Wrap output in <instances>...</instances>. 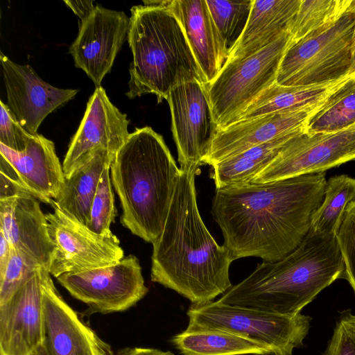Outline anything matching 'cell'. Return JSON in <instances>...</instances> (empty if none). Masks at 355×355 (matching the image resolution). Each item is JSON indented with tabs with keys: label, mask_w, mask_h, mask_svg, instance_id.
Segmentation results:
<instances>
[{
	"label": "cell",
	"mask_w": 355,
	"mask_h": 355,
	"mask_svg": "<svg viewBox=\"0 0 355 355\" xmlns=\"http://www.w3.org/2000/svg\"><path fill=\"white\" fill-rule=\"evenodd\" d=\"M53 211L46 218L52 244L48 270L60 275L107 266L124 257L116 235H100L62 211L52 199Z\"/></svg>",
	"instance_id": "30bf717a"
},
{
	"label": "cell",
	"mask_w": 355,
	"mask_h": 355,
	"mask_svg": "<svg viewBox=\"0 0 355 355\" xmlns=\"http://www.w3.org/2000/svg\"><path fill=\"white\" fill-rule=\"evenodd\" d=\"M327 181L321 172L216 189L211 214L233 260L275 262L295 250L310 230Z\"/></svg>",
	"instance_id": "6da1fadb"
},
{
	"label": "cell",
	"mask_w": 355,
	"mask_h": 355,
	"mask_svg": "<svg viewBox=\"0 0 355 355\" xmlns=\"http://www.w3.org/2000/svg\"><path fill=\"white\" fill-rule=\"evenodd\" d=\"M187 315V329L228 331L264 345L273 355H292L294 349L302 346L312 320L302 313L284 315L218 301L191 304Z\"/></svg>",
	"instance_id": "52a82bcc"
},
{
	"label": "cell",
	"mask_w": 355,
	"mask_h": 355,
	"mask_svg": "<svg viewBox=\"0 0 355 355\" xmlns=\"http://www.w3.org/2000/svg\"><path fill=\"white\" fill-rule=\"evenodd\" d=\"M66 5L80 19H85L94 10V1H64Z\"/></svg>",
	"instance_id": "8d00e7d4"
},
{
	"label": "cell",
	"mask_w": 355,
	"mask_h": 355,
	"mask_svg": "<svg viewBox=\"0 0 355 355\" xmlns=\"http://www.w3.org/2000/svg\"><path fill=\"white\" fill-rule=\"evenodd\" d=\"M206 1L229 56L245 30L253 0Z\"/></svg>",
	"instance_id": "f546056e"
},
{
	"label": "cell",
	"mask_w": 355,
	"mask_h": 355,
	"mask_svg": "<svg viewBox=\"0 0 355 355\" xmlns=\"http://www.w3.org/2000/svg\"><path fill=\"white\" fill-rule=\"evenodd\" d=\"M336 239L345 265V279L355 294V200L347 207Z\"/></svg>",
	"instance_id": "d6a6232c"
},
{
	"label": "cell",
	"mask_w": 355,
	"mask_h": 355,
	"mask_svg": "<svg viewBox=\"0 0 355 355\" xmlns=\"http://www.w3.org/2000/svg\"><path fill=\"white\" fill-rule=\"evenodd\" d=\"M322 355H355V315L351 309L340 312Z\"/></svg>",
	"instance_id": "836d02e7"
},
{
	"label": "cell",
	"mask_w": 355,
	"mask_h": 355,
	"mask_svg": "<svg viewBox=\"0 0 355 355\" xmlns=\"http://www.w3.org/2000/svg\"><path fill=\"white\" fill-rule=\"evenodd\" d=\"M57 279L71 296L87 305L89 315L125 311L148 292L139 259L132 254L107 266L64 273Z\"/></svg>",
	"instance_id": "9c48e42d"
},
{
	"label": "cell",
	"mask_w": 355,
	"mask_h": 355,
	"mask_svg": "<svg viewBox=\"0 0 355 355\" xmlns=\"http://www.w3.org/2000/svg\"><path fill=\"white\" fill-rule=\"evenodd\" d=\"M110 178V166L103 171L94 196L87 227L100 235H110V225L115 220L117 211Z\"/></svg>",
	"instance_id": "4dcf8cb0"
},
{
	"label": "cell",
	"mask_w": 355,
	"mask_h": 355,
	"mask_svg": "<svg viewBox=\"0 0 355 355\" xmlns=\"http://www.w3.org/2000/svg\"><path fill=\"white\" fill-rule=\"evenodd\" d=\"M180 171L162 135L148 126L130 133L110 166L123 226L148 243L156 241Z\"/></svg>",
	"instance_id": "277c9868"
},
{
	"label": "cell",
	"mask_w": 355,
	"mask_h": 355,
	"mask_svg": "<svg viewBox=\"0 0 355 355\" xmlns=\"http://www.w3.org/2000/svg\"><path fill=\"white\" fill-rule=\"evenodd\" d=\"M350 75H355V41L353 46V50H352V68L350 71Z\"/></svg>",
	"instance_id": "60d3db41"
},
{
	"label": "cell",
	"mask_w": 355,
	"mask_h": 355,
	"mask_svg": "<svg viewBox=\"0 0 355 355\" xmlns=\"http://www.w3.org/2000/svg\"><path fill=\"white\" fill-rule=\"evenodd\" d=\"M130 9L127 39L132 54L128 92L166 100L176 86L197 81L207 85L184 29L166 1H144Z\"/></svg>",
	"instance_id": "5b68a950"
},
{
	"label": "cell",
	"mask_w": 355,
	"mask_h": 355,
	"mask_svg": "<svg viewBox=\"0 0 355 355\" xmlns=\"http://www.w3.org/2000/svg\"><path fill=\"white\" fill-rule=\"evenodd\" d=\"M354 0H302L288 28L290 44L336 20L347 12Z\"/></svg>",
	"instance_id": "f1b7e54d"
},
{
	"label": "cell",
	"mask_w": 355,
	"mask_h": 355,
	"mask_svg": "<svg viewBox=\"0 0 355 355\" xmlns=\"http://www.w3.org/2000/svg\"><path fill=\"white\" fill-rule=\"evenodd\" d=\"M11 245L3 233L0 232V278L6 270L11 255Z\"/></svg>",
	"instance_id": "74e56055"
},
{
	"label": "cell",
	"mask_w": 355,
	"mask_h": 355,
	"mask_svg": "<svg viewBox=\"0 0 355 355\" xmlns=\"http://www.w3.org/2000/svg\"><path fill=\"white\" fill-rule=\"evenodd\" d=\"M166 6L180 22L207 85L228 58L206 0H167Z\"/></svg>",
	"instance_id": "44dd1931"
},
{
	"label": "cell",
	"mask_w": 355,
	"mask_h": 355,
	"mask_svg": "<svg viewBox=\"0 0 355 355\" xmlns=\"http://www.w3.org/2000/svg\"><path fill=\"white\" fill-rule=\"evenodd\" d=\"M0 114V144L17 151H23L32 135L26 132L1 100Z\"/></svg>",
	"instance_id": "e575fe53"
},
{
	"label": "cell",
	"mask_w": 355,
	"mask_h": 355,
	"mask_svg": "<svg viewBox=\"0 0 355 355\" xmlns=\"http://www.w3.org/2000/svg\"><path fill=\"white\" fill-rule=\"evenodd\" d=\"M28 355H51L47 345L46 343V340L44 343L42 345L39 346L35 350H33L31 353Z\"/></svg>",
	"instance_id": "ab89813d"
},
{
	"label": "cell",
	"mask_w": 355,
	"mask_h": 355,
	"mask_svg": "<svg viewBox=\"0 0 355 355\" xmlns=\"http://www.w3.org/2000/svg\"><path fill=\"white\" fill-rule=\"evenodd\" d=\"M180 170L163 231L152 243L150 278L193 304H205L232 286L229 270L234 260L200 216L195 185L198 170Z\"/></svg>",
	"instance_id": "7a4b0ae2"
},
{
	"label": "cell",
	"mask_w": 355,
	"mask_h": 355,
	"mask_svg": "<svg viewBox=\"0 0 355 355\" xmlns=\"http://www.w3.org/2000/svg\"><path fill=\"white\" fill-rule=\"evenodd\" d=\"M43 268L37 269L0 304L1 355H28L46 340Z\"/></svg>",
	"instance_id": "2e32d148"
},
{
	"label": "cell",
	"mask_w": 355,
	"mask_h": 355,
	"mask_svg": "<svg viewBox=\"0 0 355 355\" xmlns=\"http://www.w3.org/2000/svg\"><path fill=\"white\" fill-rule=\"evenodd\" d=\"M291 39L289 33H285L251 56L226 62L215 79L207 85L218 129L237 121L251 103L276 83Z\"/></svg>",
	"instance_id": "ba28073f"
},
{
	"label": "cell",
	"mask_w": 355,
	"mask_h": 355,
	"mask_svg": "<svg viewBox=\"0 0 355 355\" xmlns=\"http://www.w3.org/2000/svg\"><path fill=\"white\" fill-rule=\"evenodd\" d=\"M298 134L254 146L211 166L216 189L250 183L275 159L285 143Z\"/></svg>",
	"instance_id": "484cf974"
},
{
	"label": "cell",
	"mask_w": 355,
	"mask_h": 355,
	"mask_svg": "<svg viewBox=\"0 0 355 355\" xmlns=\"http://www.w3.org/2000/svg\"><path fill=\"white\" fill-rule=\"evenodd\" d=\"M346 78L326 84L309 86H284L275 83L251 103L238 121L273 113L315 109Z\"/></svg>",
	"instance_id": "603a6c76"
},
{
	"label": "cell",
	"mask_w": 355,
	"mask_h": 355,
	"mask_svg": "<svg viewBox=\"0 0 355 355\" xmlns=\"http://www.w3.org/2000/svg\"><path fill=\"white\" fill-rule=\"evenodd\" d=\"M171 342L182 355L271 354L263 345L222 330L186 329Z\"/></svg>",
	"instance_id": "d4e9b609"
},
{
	"label": "cell",
	"mask_w": 355,
	"mask_h": 355,
	"mask_svg": "<svg viewBox=\"0 0 355 355\" xmlns=\"http://www.w3.org/2000/svg\"><path fill=\"white\" fill-rule=\"evenodd\" d=\"M0 154L39 201L50 204L52 199L59 196L64 185L65 175L51 140L37 133L31 135L21 152L0 144Z\"/></svg>",
	"instance_id": "ffe728a7"
},
{
	"label": "cell",
	"mask_w": 355,
	"mask_h": 355,
	"mask_svg": "<svg viewBox=\"0 0 355 355\" xmlns=\"http://www.w3.org/2000/svg\"><path fill=\"white\" fill-rule=\"evenodd\" d=\"M315 109L263 115L218 129L203 164L212 166L254 146L304 132L307 120Z\"/></svg>",
	"instance_id": "ac0fdd59"
},
{
	"label": "cell",
	"mask_w": 355,
	"mask_h": 355,
	"mask_svg": "<svg viewBox=\"0 0 355 355\" xmlns=\"http://www.w3.org/2000/svg\"><path fill=\"white\" fill-rule=\"evenodd\" d=\"M114 355H174L171 351H162L153 348L126 347L119 350Z\"/></svg>",
	"instance_id": "f35d334b"
},
{
	"label": "cell",
	"mask_w": 355,
	"mask_h": 355,
	"mask_svg": "<svg viewBox=\"0 0 355 355\" xmlns=\"http://www.w3.org/2000/svg\"><path fill=\"white\" fill-rule=\"evenodd\" d=\"M115 156L98 151L87 162L65 178L64 187L54 203L62 211L87 226L92 202L105 169Z\"/></svg>",
	"instance_id": "cb8c5ba5"
},
{
	"label": "cell",
	"mask_w": 355,
	"mask_h": 355,
	"mask_svg": "<svg viewBox=\"0 0 355 355\" xmlns=\"http://www.w3.org/2000/svg\"><path fill=\"white\" fill-rule=\"evenodd\" d=\"M166 101L180 168L198 170L218 130L207 85L197 81L179 85L170 92Z\"/></svg>",
	"instance_id": "7c38bea8"
},
{
	"label": "cell",
	"mask_w": 355,
	"mask_h": 355,
	"mask_svg": "<svg viewBox=\"0 0 355 355\" xmlns=\"http://www.w3.org/2000/svg\"><path fill=\"white\" fill-rule=\"evenodd\" d=\"M355 41V0L336 20L290 44L282 60L276 83L309 86L349 76Z\"/></svg>",
	"instance_id": "8992f818"
},
{
	"label": "cell",
	"mask_w": 355,
	"mask_h": 355,
	"mask_svg": "<svg viewBox=\"0 0 355 355\" xmlns=\"http://www.w3.org/2000/svg\"><path fill=\"white\" fill-rule=\"evenodd\" d=\"M41 267L12 247L6 270L4 275L0 278V304L6 302Z\"/></svg>",
	"instance_id": "1f68e13d"
},
{
	"label": "cell",
	"mask_w": 355,
	"mask_h": 355,
	"mask_svg": "<svg viewBox=\"0 0 355 355\" xmlns=\"http://www.w3.org/2000/svg\"><path fill=\"white\" fill-rule=\"evenodd\" d=\"M345 265L336 236L309 230L300 245L275 262L263 261L217 301L293 316L338 279Z\"/></svg>",
	"instance_id": "3957f363"
},
{
	"label": "cell",
	"mask_w": 355,
	"mask_h": 355,
	"mask_svg": "<svg viewBox=\"0 0 355 355\" xmlns=\"http://www.w3.org/2000/svg\"><path fill=\"white\" fill-rule=\"evenodd\" d=\"M301 1L253 0L245 30L226 62L250 57L288 32Z\"/></svg>",
	"instance_id": "7402d4cb"
},
{
	"label": "cell",
	"mask_w": 355,
	"mask_h": 355,
	"mask_svg": "<svg viewBox=\"0 0 355 355\" xmlns=\"http://www.w3.org/2000/svg\"><path fill=\"white\" fill-rule=\"evenodd\" d=\"M355 126V75L339 84L310 115L304 132L330 133Z\"/></svg>",
	"instance_id": "4316f807"
},
{
	"label": "cell",
	"mask_w": 355,
	"mask_h": 355,
	"mask_svg": "<svg viewBox=\"0 0 355 355\" xmlns=\"http://www.w3.org/2000/svg\"><path fill=\"white\" fill-rule=\"evenodd\" d=\"M6 105L22 128L32 135L53 111L71 100L78 89H60L44 81L29 64H19L1 52Z\"/></svg>",
	"instance_id": "9a60e30c"
},
{
	"label": "cell",
	"mask_w": 355,
	"mask_h": 355,
	"mask_svg": "<svg viewBox=\"0 0 355 355\" xmlns=\"http://www.w3.org/2000/svg\"><path fill=\"white\" fill-rule=\"evenodd\" d=\"M40 202L29 193L0 200V232L12 248L48 269L52 244Z\"/></svg>",
	"instance_id": "d6986e66"
},
{
	"label": "cell",
	"mask_w": 355,
	"mask_h": 355,
	"mask_svg": "<svg viewBox=\"0 0 355 355\" xmlns=\"http://www.w3.org/2000/svg\"><path fill=\"white\" fill-rule=\"evenodd\" d=\"M0 200L26 193L33 196L22 184L14 168L1 155L0 158Z\"/></svg>",
	"instance_id": "d590c367"
},
{
	"label": "cell",
	"mask_w": 355,
	"mask_h": 355,
	"mask_svg": "<svg viewBox=\"0 0 355 355\" xmlns=\"http://www.w3.org/2000/svg\"><path fill=\"white\" fill-rule=\"evenodd\" d=\"M128 124L127 115L112 103L105 89L96 87L65 155L62 163L65 178L99 150L116 156L130 135Z\"/></svg>",
	"instance_id": "4fadbf2b"
},
{
	"label": "cell",
	"mask_w": 355,
	"mask_h": 355,
	"mask_svg": "<svg viewBox=\"0 0 355 355\" xmlns=\"http://www.w3.org/2000/svg\"><path fill=\"white\" fill-rule=\"evenodd\" d=\"M355 200V178L335 175L327 181L323 201L314 213L310 230L336 236L347 205Z\"/></svg>",
	"instance_id": "83f0119b"
},
{
	"label": "cell",
	"mask_w": 355,
	"mask_h": 355,
	"mask_svg": "<svg viewBox=\"0 0 355 355\" xmlns=\"http://www.w3.org/2000/svg\"><path fill=\"white\" fill-rule=\"evenodd\" d=\"M46 343L51 355H114L56 289L48 269L42 271Z\"/></svg>",
	"instance_id": "e0dca14e"
},
{
	"label": "cell",
	"mask_w": 355,
	"mask_h": 355,
	"mask_svg": "<svg viewBox=\"0 0 355 355\" xmlns=\"http://www.w3.org/2000/svg\"><path fill=\"white\" fill-rule=\"evenodd\" d=\"M130 17L123 11L96 6L80 24L69 53L74 64L83 70L96 87L110 72L129 28Z\"/></svg>",
	"instance_id": "5bb4252c"
},
{
	"label": "cell",
	"mask_w": 355,
	"mask_h": 355,
	"mask_svg": "<svg viewBox=\"0 0 355 355\" xmlns=\"http://www.w3.org/2000/svg\"><path fill=\"white\" fill-rule=\"evenodd\" d=\"M355 160V126L330 133L301 132L287 141L275 159L250 183L263 184L325 172Z\"/></svg>",
	"instance_id": "8fae6325"
}]
</instances>
